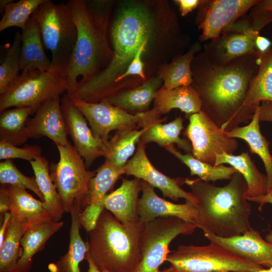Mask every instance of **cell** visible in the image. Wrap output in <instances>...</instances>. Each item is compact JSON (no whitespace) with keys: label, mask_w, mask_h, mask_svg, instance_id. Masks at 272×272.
<instances>
[{"label":"cell","mask_w":272,"mask_h":272,"mask_svg":"<svg viewBox=\"0 0 272 272\" xmlns=\"http://www.w3.org/2000/svg\"><path fill=\"white\" fill-rule=\"evenodd\" d=\"M261 56L251 54L224 63L211 61L203 51L195 56L191 86L199 96L201 111L223 130L230 131L253 118L245 101Z\"/></svg>","instance_id":"1"},{"label":"cell","mask_w":272,"mask_h":272,"mask_svg":"<svg viewBox=\"0 0 272 272\" xmlns=\"http://www.w3.org/2000/svg\"><path fill=\"white\" fill-rule=\"evenodd\" d=\"M78 31L72 56L64 76L66 93L99 75L109 64L112 50L107 39L111 3L70 0L66 3Z\"/></svg>","instance_id":"2"},{"label":"cell","mask_w":272,"mask_h":272,"mask_svg":"<svg viewBox=\"0 0 272 272\" xmlns=\"http://www.w3.org/2000/svg\"><path fill=\"white\" fill-rule=\"evenodd\" d=\"M154 33V20L144 7L131 4L117 12L111 26L112 56L108 66L90 81L79 84L70 96L100 102L115 93V82L127 70L138 50Z\"/></svg>","instance_id":"3"},{"label":"cell","mask_w":272,"mask_h":272,"mask_svg":"<svg viewBox=\"0 0 272 272\" xmlns=\"http://www.w3.org/2000/svg\"><path fill=\"white\" fill-rule=\"evenodd\" d=\"M184 183L196 199V225L203 233L228 238L253 229L249 221L252 209L247 199V184L240 173H234L222 187L198 178H185Z\"/></svg>","instance_id":"4"},{"label":"cell","mask_w":272,"mask_h":272,"mask_svg":"<svg viewBox=\"0 0 272 272\" xmlns=\"http://www.w3.org/2000/svg\"><path fill=\"white\" fill-rule=\"evenodd\" d=\"M145 223L124 224L104 209L88 233L89 251L100 270L133 272L142 260Z\"/></svg>","instance_id":"5"},{"label":"cell","mask_w":272,"mask_h":272,"mask_svg":"<svg viewBox=\"0 0 272 272\" xmlns=\"http://www.w3.org/2000/svg\"><path fill=\"white\" fill-rule=\"evenodd\" d=\"M32 16L39 27L44 45L52 54L49 70L64 78L78 35L68 5L46 0Z\"/></svg>","instance_id":"6"},{"label":"cell","mask_w":272,"mask_h":272,"mask_svg":"<svg viewBox=\"0 0 272 272\" xmlns=\"http://www.w3.org/2000/svg\"><path fill=\"white\" fill-rule=\"evenodd\" d=\"M166 261L183 272H256L264 268L213 242L205 246L179 245Z\"/></svg>","instance_id":"7"},{"label":"cell","mask_w":272,"mask_h":272,"mask_svg":"<svg viewBox=\"0 0 272 272\" xmlns=\"http://www.w3.org/2000/svg\"><path fill=\"white\" fill-rule=\"evenodd\" d=\"M59 159L50 166V174L64 212L76 203L85 208L89 202V183L96 171H89L84 160L70 143L57 146Z\"/></svg>","instance_id":"8"},{"label":"cell","mask_w":272,"mask_h":272,"mask_svg":"<svg viewBox=\"0 0 272 272\" xmlns=\"http://www.w3.org/2000/svg\"><path fill=\"white\" fill-rule=\"evenodd\" d=\"M67 91L63 77L50 70H31L22 74L0 95V112L9 107H28L34 114L47 100Z\"/></svg>","instance_id":"9"},{"label":"cell","mask_w":272,"mask_h":272,"mask_svg":"<svg viewBox=\"0 0 272 272\" xmlns=\"http://www.w3.org/2000/svg\"><path fill=\"white\" fill-rule=\"evenodd\" d=\"M197 226L175 217H161L145 223L141 248L142 260L133 272H161V264L171 252L170 243L179 235H190Z\"/></svg>","instance_id":"10"},{"label":"cell","mask_w":272,"mask_h":272,"mask_svg":"<svg viewBox=\"0 0 272 272\" xmlns=\"http://www.w3.org/2000/svg\"><path fill=\"white\" fill-rule=\"evenodd\" d=\"M188 118L183 135L189 140L196 159L214 166L218 155L233 154L237 150V139L229 137L201 110Z\"/></svg>","instance_id":"11"},{"label":"cell","mask_w":272,"mask_h":272,"mask_svg":"<svg viewBox=\"0 0 272 272\" xmlns=\"http://www.w3.org/2000/svg\"><path fill=\"white\" fill-rule=\"evenodd\" d=\"M258 35L259 32L253 29L248 15H245L227 26L217 38L207 43L203 52L209 59L218 63L259 53L255 47Z\"/></svg>","instance_id":"12"},{"label":"cell","mask_w":272,"mask_h":272,"mask_svg":"<svg viewBox=\"0 0 272 272\" xmlns=\"http://www.w3.org/2000/svg\"><path fill=\"white\" fill-rule=\"evenodd\" d=\"M72 100L87 120L94 135L105 143L113 130L140 127L143 112L131 114L105 100L92 103L78 99Z\"/></svg>","instance_id":"13"},{"label":"cell","mask_w":272,"mask_h":272,"mask_svg":"<svg viewBox=\"0 0 272 272\" xmlns=\"http://www.w3.org/2000/svg\"><path fill=\"white\" fill-rule=\"evenodd\" d=\"M259 0H201L196 18L200 42L217 38L228 25L246 15Z\"/></svg>","instance_id":"14"},{"label":"cell","mask_w":272,"mask_h":272,"mask_svg":"<svg viewBox=\"0 0 272 272\" xmlns=\"http://www.w3.org/2000/svg\"><path fill=\"white\" fill-rule=\"evenodd\" d=\"M124 174L132 175L157 188L164 197L178 201L184 198L195 205L196 199L190 192L181 187L184 179L172 178L158 171L151 163L145 151V145L140 142L133 156L123 167Z\"/></svg>","instance_id":"15"},{"label":"cell","mask_w":272,"mask_h":272,"mask_svg":"<svg viewBox=\"0 0 272 272\" xmlns=\"http://www.w3.org/2000/svg\"><path fill=\"white\" fill-rule=\"evenodd\" d=\"M61 109L67 133L88 168L97 158L104 157L106 143L94 135L87 120L67 93L61 99Z\"/></svg>","instance_id":"16"},{"label":"cell","mask_w":272,"mask_h":272,"mask_svg":"<svg viewBox=\"0 0 272 272\" xmlns=\"http://www.w3.org/2000/svg\"><path fill=\"white\" fill-rule=\"evenodd\" d=\"M141 191L138 204L141 222L147 223L161 217H175L196 225L197 212L193 202L186 201L177 204L166 200L159 197L154 187L144 180L142 181Z\"/></svg>","instance_id":"17"},{"label":"cell","mask_w":272,"mask_h":272,"mask_svg":"<svg viewBox=\"0 0 272 272\" xmlns=\"http://www.w3.org/2000/svg\"><path fill=\"white\" fill-rule=\"evenodd\" d=\"M27 129L29 138L46 137L57 146L68 145L70 142L60 96L53 97L42 104L34 117L28 119Z\"/></svg>","instance_id":"18"},{"label":"cell","mask_w":272,"mask_h":272,"mask_svg":"<svg viewBox=\"0 0 272 272\" xmlns=\"http://www.w3.org/2000/svg\"><path fill=\"white\" fill-rule=\"evenodd\" d=\"M210 242L222 246L233 254L261 266L272 265V244L264 240L253 229L242 235L222 238L210 233H203Z\"/></svg>","instance_id":"19"},{"label":"cell","mask_w":272,"mask_h":272,"mask_svg":"<svg viewBox=\"0 0 272 272\" xmlns=\"http://www.w3.org/2000/svg\"><path fill=\"white\" fill-rule=\"evenodd\" d=\"M123 174V167H117L107 161L96 170L89 183V205L81 215V226L87 232L95 227L104 209L103 201L107 193Z\"/></svg>","instance_id":"20"},{"label":"cell","mask_w":272,"mask_h":272,"mask_svg":"<svg viewBox=\"0 0 272 272\" xmlns=\"http://www.w3.org/2000/svg\"><path fill=\"white\" fill-rule=\"evenodd\" d=\"M160 116L153 109L143 113L140 127L144 130L139 142L144 145L154 142L163 148L175 144L186 154H192L190 142L180 138L184 128L183 119L178 116L168 123L163 124L162 122L165 119H161Z\"/></svg>","instance_id":"21"},{"label":"cell","mask_w":272,"mask_h":272,"mask_svg":"<svg viewBox=\"0 0 272 272\" xmlns=\"http://www.w3.org/2000/svg\"><path fill=\"white\" fill-rule=\"evenodd\" d=\"M245 106L253 114L259 106V121L272 122V46L261 57Z\"/></svg>","instance_id":"22"},{"label":"cell","mask_w":272,"mask_h":272,"mask_svg":"<svg viewBox=\"0 0 272 272\" xmlns=\"http://www.w3.org/2000/svg\"><path fill=\"white\" fill-rule=\"evenodd\" d=\"M142 180L122 178L120 186L107 194L103 201L104 209L109 211L124 224L140 222L138 213L139 195L142 190Z\"/></svg>","instance_id":"23"},{"label":"cell","mask_w":272,"mask_h":272,"mask_svg":"<svg viewBox=\"0 0 272 272\" xmlns=\"http://www.w3.org/2000/svg\"><path fill=\"white\" fill-rule=\"evenodd\" d=\"M4 185L10 199L11 216L30 225L53 221L44 202L35 199L25 189Z\"/></svg>","instance_id":"24"},{"label":"cell","mask_w":272,"mask_h":272,"mask_svg":"<svg viewBox=\"0 0 272 272\" xmlns=\"http://www.w3.org/2000/svg\"><path fill=\"white\" fill-rule=\"evenodd\" d=\"M152 109L160 116L172 109H179L188 117L201 110V102L197 92L191 85L173 89L163 86L156 93Z\"/></svg>","instance_id":"25"},{"label":"cell","mask_w":272,"mask_h":272,"mask_svg":"<svg viewBox=\"0 0 272 272\" xmlns=\"http://www.w3.org/2000/svg\"><path fill=\"white\" fill-rule=\"evenodd\" d=\"M43 44L39 27L31 16L22 30L20 70H50L51 61L44 51Z\"/></svg>","instance_id":"26"},{"label":"cell","mask_w":272,"mask_h":272,"mask_svg":"<svg viewBox=\"0 0 272 272\" xmlns=\"http://www.w3.org/2000/svg\"><path fill=\"white\" fill-rule=\"evenodd\" d=\"M63 225L62 222L52 221L30 225L21 239L22 254L15 272H28L33 256L44 248L49 238Z\"/></svg>","instance_id":"27"},{"label":"cell","mask_w":272,"mask_h":272,"mask_svg":"<svg viewBox=\"0 0 272 272\" xmlns=\"http://www.w3.org/2000/svg\"><path fill=\"white\" fill-rule=\"evenodd\" d=\"M259 122L258 106L249 124L226 132L231 138L245 141L249 146L251 154L259 156L266 172L268 192L272 190V156L269 150V143L260 132Z\"/></svg>","instance_id":"28"},{"label":"cell","mask_w":272,"mask_h":272,"mask_svg":"<svg viewBox=\"0 0 272 272\" xmlns=\"http://www.w3.org/2000/svg\"><path fill=\"white\" fill-rule=\"evenodd\" d=\"M162 82L158 76L137 87L122 90L103 100L129 113L145 112L149 110Z\"/></svg>","instance_id":"29"},{"label":"cell","mask_w":272,"mask_h":272,"mask_svg":"<svg viewBox=\"0 0 272 272\" xmlns=\"http://www.w3.org/2000/svg\"><path fill=\"white\" fill-rule=\"evenodd\" d=\"M228 164L240 173L247 184V198L258 197L267 192V177L256 167L248 152L234 155L226 153L218 155L215 166Z\"/></svg>","instance_id":"30"},{"label":"cell","mask_w":272,"mask_h":272,"mask_svg":"<svg viewBox=\"0 0 272 272\" xmlns=\"http://www.w3.org/2000/svg\"><path fill=\"white\" fill-rule=\"evenodd\" d=\"M82 207L81 204L76 203L70 212L71 225L69 249L56 263L60 272H81L80 263L85 259L89 251L88 242L82 239L80 233Z\"/></svg>","instance_id":"31"},{"label":"cell","mask_w":272,"mask_h":272,"mask_svg":"<svg viewBox=\"0 0 272 272\" xmlns=\"http://www.w3.org/2000/svg\"><path fill=\"white\" fill-rule=\"evenodd\" d=\"M201 48L200 42H195L185 53L175 56L170 63L161 68L158 77L164 82V88L173 89L192 85L191 64Z\"/></svg>","instance_id":"32"},{"label":"cell","mask_w":272,"mask_h":272,"mask_svg":"<svg viewBox=\"0 0 272 272\" xmlns=\"http://www.w3.org/2000/svg\"><path fill=\"white\" fill-rule=\"evenodd\" d=\"M0 141L19 146L27 141L29 137L27 123L32 110L28 107H15L1 112Z\"/></svg>","instance_id":"33"},{"label":"cell","mask_w":272,"mask_h":272,"mask_svg":"<svg viewBox=\"0 0 272 272\" xmlns=\"http://www.w3.org/2000/svg\"><path fill=\"white\" fill-rule=\"evenodd\" d=\"M30 225L12 216L0 246V272H15L22 254V238Z\"/></svg>","instance_id":"34"},{"label":"cell","mask_w":272,"mask_h":272,"mask_svg":"<svg viewBox=\"0 0 272 272\" xmlns=\"http://www.w3.org/2000/svg\"><path fill=\"white\" fill-rule=\"evenodd\" d=\"M144 128H138L116 131L106 143L104 157L112 164L123 167L135 150Z\"/></svg>","instance_id":"35"},{"label":"cell","mask_w":272,"mask_h":272,"mask_svg":"<svg viewBox=\"0 0 272 272\" xmlns=\"http://www.w3.org/2000/svg\"><path fill=\"white\" fill-rule=\"evenodd\" d=\"M36 182L43 195L44 202L50 213L53 221H58L64 211L50 174L48 161L40 156L30 162Z\"/></svg>","instance_id":"36"},{"label":"cell","mask_w":272,"mask_h":272,"mask_svg":"<svg viewBox=\"0 0 272 272\" xmlns=\"http://www.w3.org/2000/svg\"><path fill=\"white\" fill-rule=\"evenodd\" d=\"M164 148L189 169L191 176L196 175L205 182L230 180L233 174L238 172L231 166L224 165L215 166L196 159L191 154H183L173 144L168 145Z\"/></svg>","instance_id":"37"},{"label":"cell","mask_w":272,"mask_h":272,"mask_svg":"<svg viewBox=\"0 0 272 272\" xmlns=\"http://www.w3.org/2000/svg\"><path fill=\"white\" fill-rule=\"evenodd\" d=\"M46 0H20L7 6L0 21V32L12 27L22 30L38 7Z\"/></svg>","instance_id":"38"},{"label":"cell","mask_w":272,"mask_h":272,"mask_svg":"<svg viewBox=\"0 0 272 272\" xmlns=\"http://www.w3.org/2000/svg\"><path fill=\"white\" fill-rule=\"evenodd\" d=\"M21 46V34L16 32L13 43L7 50L5 59L0 65V95L20 75Z\"/></svg>","instance_id":"39"},{"label":"cell","mask_w":272,"mask_h":272,"mask_svg":"<svg viewBox=\"0 0 272 272\" xmlns=\"http://www.w3.org/2000/svg\"><path fill=\"white\" fill-rule=\"evenodd\" d=\"M0 182L1 184L10 185L30 190L44 202L43 195L35 177H30L23 174L11 159L3 161L0 163Z\"/></svg>","instance_id":"40"},{"label":"cell","mask_w":272,"mask_h":272,"mask_svg":"<svg viewBox=\"0 0 272 272\" xmlns=\"http://www.w3.org/2000/svg\"><path fill=\"white\" fill-rule=\"evenodd\" d=\"M41 156V149L36 145H26L23 148L0 141V159L6 160L19 158L29 162Z\"/></svg>","instance_id":"41"},{"label":"cell","mask_w":272,"mask_h":272,"mask_svg":"<svg viewBox=\"0 0 272 272\" xmlns=\"http://www.w3.org/2000/svg\"><path fill=\"white\" fill-rule=\"evenodd\" d=\"M252 28L260 31L272 22V0H259L248 15Z\"/></svg>","instance_id":"42"},{"label":"cell","mask_w":272,"mask_h":272,"mask_svg":"<svg viewBox=\"0 0 272 272\" xmlns=\"http://www.w3.org/2000/svg\"><path fill=\"white\" fill-rule=\"evenodd\" d=\"M148 42L149 40H146L142 44L126 71L116 80L114 94L123 90L120 82L129 76L137 75L140 77L143 80H146L144 70V64L142 60V56L146 50V47Z\"/></svg>","instance_id":"43"},{"label":"cell","mask_w":272,"mask_h":272,"mask_svg":"<svg viewBox=\"0 0 272 272\" xmlns=\"http://www.w3.org/2000/svg\"><path fill=\"white\" fill-rule=\"evenodd\" d=\"M201 0H176L175 2L179 6V10L182 16H185L197 8Z\"/></svg>","instance_id":"44"},{"label":"cell","mask_w":272,"mask_h":272,"mask_svg":"<svg viewBox=\"0 0 272 272\" xmlns=\"http://www.w3.org/2000/svg\"><path fill=\"white\" fill-rule=\"evenodd\" d=\"M10 199L6 189L3 184L0 188V213L4 217L5 214L9 211Z\"/></svg>","instance_id":"45"},{"label":"cell","mask_w":272,"mask_h":272,"mask_svg":"<svg viewBox=\"0 0 272 272\" xmlns=\"http://www.w3.org/2000/svg\"><path fill=\"white\" fill-rule=\"evenodd\" d=\"M272 42L267 38L258 35L255 40V47L257 51L263 55L271 47Z\"/></svg>","instance_id":"46"},{"label":"cell","mask_w":272,"mask_h":272,"mask_svg":"<svg viewBox=\"0 0 272 272\" xmlns=\"http://www.w3.org/2000/svg\"><path fill=\"white\" fill-rule=\"evenodd\" d=\"M248 201H253L259 204V210H261L263 205L265 203L272 204V190L267 192L264 195L247 198Z\"/></svg>","instance_id":"47"},{"label":"cell","mask_w":272,"mask_h":272,"mask_svg":"<svg viewBox=\"0 0 272 272\" xmlns=\"http://www.w3.org/2000/svg\"><path fill=\"white\" fill-rule=\"evenodd\" d=\"M11 217V215L10 212L6 213L3 217L2 225L0 229V246L4 240Z\"/></svg>","instance_id":"48"},{"label":"cell","mask_w":272,"mask_h":272,"mask_svg":"<svg viewBox=\"0 0 272 272\" xmlns=\"http://www.w3.org/2000/svg\"><path fill=\"white\" fill-rule=\"evenodd\" d=\"M85 259L88 263L89 268L88 272H110L106 270H99L93 262V260L88 252L86 255Z\"/></svg>","instance_id":"49"},{"label":"cell","mask_w":272,"mask_h":272,"mask_svg":"<svg viewBox=\"0 0 272 272\" xmlns=\"http://www.w3.org/2000/svg\"><path fill=\"white\" fill-rule=\"evenodd\" d=\"M14 2L13 0H1L0 1V11L2 15L4 13L5 7L11 3Z\"/></svg>","instance_id":"50"},{"label":"cell","mask_w":272,"mask_h":272,"mask_svg":"<svg viewBox=\"0 0 272 272\" xmlns=\"http://www.w3.org/2000/svg\"><path fill=\"white\" fill-rule=\"evenodd\" d=\"M48 272H60L56 264L51 263L48 266Z\"/></svg>","instance_id":"51"},{"label":"cell","mask_w":272,"mask_h":272,"mask_svg":"<svg viewBox=\"0 0 272 272\" xmlns=\"http://www.w3.org/2000/svg\"><path fill=\"white\" fill-rule=\"evenodd\" d=\"M161 272H183L171 265L169 268H166L161 271Z\"/></svg>","instance_id":"52"},{"label":"cell","mask_w":272,"mask_h":272,"mask_svg":"<svg viewBox=\"0 0 272 272\" xmlns=\"http://www.w3.org/2000/svg\"><path fill=\"white\" fill-rule=\"evenodd\" d=\"M256 272H272V265L270 266L269 267H268V268L265 269H262L260 270H259Z\"/></svg>","instance_id":"53"},{"label":"cell","mask_w":272,"mask_h":272,"mask_svg":"<svg viewBox=\"0 0 272 272\" xmlns=\"http://www.w3.org/2000/svg\"><path fill=\"white\" fill-rule=\"evenodd\" d=\"M267 241L272 244V232L266 236Z\"/></svg>","instance_id":"54"}]
</instances>
